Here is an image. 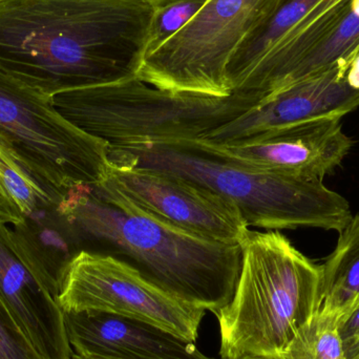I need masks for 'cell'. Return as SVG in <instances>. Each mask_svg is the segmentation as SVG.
I'll return each mask as SVG.
<instances>
[{"label":"cell","instance_id":"obj_1","mask_svg":"<svg viewBox=\"0 0 359 359\" xmlns=\"http://www.w3.org/2000/svg\"><path fill=\"white\" fill-rule=\"evenodd\" d=\"M149 0H0V67L48 96L136 77Z\"/></svg>","mask_w":359,"mask_h":359},{"label":"cell","instance_id":"obj_2","mask_svg":"<svg viewBox=\"0 0 359 359\" xmlns=\"http://www.w3.org/2000/svg\"><path fill=\"white\" fill-rule=\"evenodd\" d=\"M57 211L73 226L82 250L126 262L184 303L217 314L233 297L242 266L240 244L207 240L121 210L88 186L69 190Z\"/></svg>","mask_w":359,"mask_h":359},{"label":"cell","instance_id":"obj_3","mask_svg":"<svg viewBox=\"0 0 359 359\" xmlns=\"http://www.w3.org/2000/svg\"><path fill=\"white\" fill-rule=\"evenodd\" d=\"M233 297L219 310L221 356L282 354L320 309V266L276 230H249Z\"/></svg>","mask_w":359,"mask_h":359},{"label":"cell","instance_id":"obj_4","mask_svg":"<svg viewBox=\"0 0 359 359\" xmlns=\"http://www.w3.org/2000/svg\"><path fill=\"white\" fill-rule=\"evenodd\" d=\"M57 111L114 147L172 144L205 138L263 100L252 93L228 97L174 93L137 77L52 96Z\"/></svg>","mask_w":359,"mask_h":359},{"label":"cell","instance_id":"obj_5","mask_svg":"<svg viewBox=\"0 0 359 359\" xmlns=\"http://www.w3.org/2000/svg\"><path fill=\"white\" fill-rule=\"evenodd\" d=\"M109 157L176 175L217 192L236 205L249 227L341 232L353 217L348 201L327 188L323 180L247 170L172 145L114 147Z\"/></svg>","mask_w":359,"mask_h":359},{"label":"cell","instance_id":"obj_6","mask_svg":"<svg viewBox=\"0 0 359 359\" xmlns=\"http://www.w3.org/2000/svg\"><path fill=\"white\" fill-rule=\"evenodd\" d=\"M0 137L61 204L67 192L105 179L109 145L63 117L52 97L0 67Z\"/></svg>","mask_w":359,"mask_h":359},{"label":"cell","instance_id":"obj_7","mask_svg":"<svg viewBox=\"0 0 359 359\" xmlns=\"http://www.w3.org/2000/svg\"><path fill=\"white\" fill-rule=\"evenodd\" d=\"M288 0H208L178 33L143 58L136 77L174 93L228 97L230 63Z\"/></svg>","mask_w":359,"mask_h":359},{"label":"cell","instance_id":"obj_8","mask_svg":"<svg viewBox=\"0 0 359 359\" xmlns=\"http://www.w3.org/2000/svg\"><path fill=\"white\" fill-rule=\"evenodd\" d=\"M92 190L121 210L215 242L241 244L249 232L233 202L176 175L109 159L107 177Z\"/></svg>","mask_w":359,"mask_h":359},{"label":"cell","instance_id":"obj_9","mask_svg":"<svg viewBox=\"0 0 359 359\" xmlns=\"http://www.w3.org/2000/svg\"><path fill=\"white\" fill-rule=\"evenodd\" d=\"M63 312L99 311L136 318L196 344L206 310L168 294L111 255L80 250L63 273Z\"/></svg>","mask_w":359,"mask_h":359},{"label":"cell","instance_id":"obj_10","mask_svg":"<svg viewBox=\"0 0 359 359\" xmlns=\"http://www.w3.org/2000/svg\"><path fill=\"white\" fill-rule=\"evenodd\" d=\"M352 2L288 0L232 59V92L265 99L290 86L299 67L351 11Z\"/></svg>","mask_w":359,"mask_h":359},{"label":"cell","instance_id":"obj_11","mask_svg":"<svg viewBox=\"0 0 359 359\" xmlns=\"http://www.w3.org/2000/svg\"><path fill=\"white\" fill-rule=\"evenodd\" d=\"M25 231L0 219V305L46 359H72L65 312L57 302L62 278Z\"/></svg>","mask_w":359,"mask_h":359},{"label":"cell","instance_id":"obj_12","mask_svg":"<svg viewBox=\"0 0 359 359\" xmlns=\"http://www.w3.org/2000/svg\"><path fill=\"white\" fill-rule=\"evenodd\" d=\"M163 145L204 154L247 170L323 180L341 163L352 141L343 132L341 119H318L240 142L198 139Z\"/></svg>","mask_w":359,"mask_h":359},{"label":"cell","instance_id":"obj_13","mask_svg":"<svg viewBox=\"0 0 359 359\" xmlns=\"http://www.w3.org/2000/svg\"><path fill=\"white\" fill-rule=\"evenodd\" d=\"M348 71L337 67L270 95L203 139L240 142L314 120L341 119L359 107V88L350 83Z\"/></svg>","mask_w":359,"mask_h":359},{"label":"cell","instance_id":"obj_14","mask_svg":"<svg viewBox=\"0 0 359 359\" xmlns=\"http://www.w3.org/2000/svg\"><path fill=\"white\" fill-rule=\"evenodd\" d=\"M74 353L114 359H213L149 323L99 311L65 312Z\"/></svg>","mask_w":359,"mask_h":359},{"label":"cell","instance_id":"obj_15","mask_svg":"<svg viewBox=\"0 0 359 359\" xmlns=\"http://www.w3.org/2000/svg\"><path fill=\"white\" fill-rule=\"evenodd\" d=\"M339 233L335 250L320 266V309L337 316L359 304V215Z\"/></svg>","mask_w":359,"mask_h":359},{"label":"cell","instance_id":"obj_16","mask_svg":"<svg viewBox=\"0 0 359 359\" xmlns=\"http://www.w3.org/2000/svg\"><path fill=\"white\" fill-rule=\"evenodd\" d=\"M0 186L25 219L57 211L58 204L0 137Z\"/></svg>","mask_w":359,"mask_h":359},{"label":"cell","instance_id":"obj_17","mask_svg":"<svg viewBox=\"0 0 359 359\" xmlns=\"http://www.w3.org/2000/svg\"><path fill=\"white\" fill-rule=\"evenodd\" d=\"M284 359H347L337 331V316L318 310L282 353Z\"/></svg>","mask_w":359,"mask_h":359},{"label":"cell","instance_id":"obj_18","mask_svg":"<svg viewBox=\"0 0 359 359\" xmlns=\"http://www.w3.org/2000/svg\"><path fill=\"white\" fill-rule=\"evenodd\" d=\"M208 0H176L156 8L144 56L161 46L183 29Z\"/></svg>","mask_w":359,"mask_h":359},{"label":"cell","instance_id":"obj_19","mask_svg":"<svg viewBox=\"0 0 359 359\" xmlns=\"http://www.w3.org/2000/svg\"><path fill=\"white\" fill-rule=\"evenodd\" d=\"M0 359L44 358L0 305Z\"/></svg>","mask_w":359,"mask_h":359},{"label":"cell","instance_id":"obj_20","mask_svg":"<svg viewBox=\"0 0 359 359\" xmlns=\"http://www.w3.org/2000/svg\"><path fill=\"white\" fill-rule=\"evenodd\" d=\"M337 331L346 358L359 356V304L352 309L337 316Z\"/></svg>","mask_w":359,"mask_h":359},{"label":"cell","instance_id":"obj_21","mask_svg":"<svg viewBox=\"0 0 359 359\" xmlns=\"http://www.w3.org/2000/svg\"><path fill=\"white\" fill-rule=\"evenodd\" d=\"M0 219L15 227H22L27 224L25 215L19 210L15 203L8 198L1 186H0Z\"/></svg>","mask_w":359,"mask_h":359},{"label":"cell","instance_id":"obj_22","mask_svg":"<svg viewBox=\"0 0 359 359\" xmlns=\"http://www.w3.org/2000/svg\"><path fill=\"white\" fill-rule=\"evenodd\" d=\"M238 359H284L282 354H276V355H246Z\"/></svg>","mask_w":359,"mask_h":359},{"label":"cell","instance_id":"obj_23","mask_svg":"<svg viewBox=\"0 0 359 359\" xmlns=\"http://www.w3.org/2000/svg\"><path fill=\"white\" fill-rule=\"evenodd\" d=\"M72 359H114L109 358H103V356L92 355V354H77L74 353L72 355Z\"/></svg>","mask_w":359,"mask_h":359},{"label":"cell","instance_id":"obj_24","mask_svg":"<svg viewBox=\"0 0 359 359\" xmlns=\"http://www.w3.org/2000/svg\"><path fill=\"white\" fill-rule=\"evenodd\" d=\"M149 1L155 6L156 8H158L166 6V4H170V2L176 1V0H149Z\"/></svg>","mask_w":359,"mask_h":359},{"label":"cell","instance_id":"obj_25","mask_svg":"<svg viewBox=\"0 0 359 359\" xmlns=\"http://www.w3.org/2000/svg\"><path fill=\"white\" fill-rule=\"evenodd\" d=\"M352 11L359 15V0H353L352 2Z\"/></svg>","mask_w":359,"mask_h":359},{"label":"cell","instance_id":"obj_26","mask_svg":"<svg viewBox=\"0 0 359 359\" xmlns=\"http://www.w3.org/2000/svg\"><path fill=\"white\" fill-rule=\"evenodd\" d=\"M355 359H359V356H358V358H356Z\"/></svg>","mask_w":359,"mask_h":359}]
</instances>
